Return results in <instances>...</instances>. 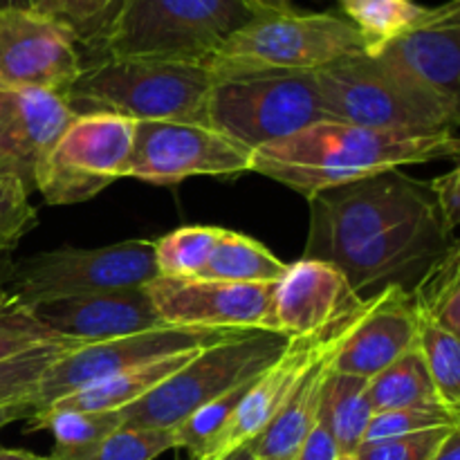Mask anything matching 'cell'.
<instances>
[{
  "mask_svg": "<svg viewBox=\"0 0 460 460\" xmlns=\"http://www.w3.org/2000/svg\"><path fill=\"white\" fill-rule=\"evenodd\" d=\"M30 193L12 169L0 164V256L12 254L13 247L39 225Z\"/></svg>",
  "mask_w": 460,
  "mask_h": 460,
  "instance_id": "33",
  "label": "cell"
},
{
  "mask_svg": "<svg viewBox=\"0 0 460 460\" xmlns=\"http://www.w3.org/2000/svg\"><path fill=\"white\" fill-rule=\"evenodd\" d=\"M368 380L344 373H328L319 400L317 422L326 427L340 454H355L364 443V434L373 418L368 404Z\"/></svg>",
  "mask_w": 460,
  "mask_h": 460,
  "instance_id": "24",
  "label": "cell"
},
{
  "mask_svg": "<svg viewBox=\"0 0 460 460\" xmlns=\"http://www.w3.org/2000/svg\"><path fill=\"white\" fill-rule=\"evenodd\" d=\"M416 349L440 402L460 411V337L420 317Z\"/></svg>",
  "mask_w": 460,
  "mask_h": 460,
  "instance_id": "30",
  "label": "cell"
},
{
  "mask_svg": "<svg viewBox=\"0 0 460 460\" xmlns=\"http://www.w3.org/2000/svg\"><path fill=\"white\" fill-rule=\"evenodd\" d=\"M216 225L178 227L155 241V268L160 277L198 279L218 243Z\"/></svg>",
  "mask_w": 460,
  "mask_h": 460,
  "instance_id": "29",
  "label": "cell"
},
{
  "mask_svg": "<svg viewBox=\"0 0 460 460\" xmlns=\"http://www.w3.org/2000/svg\"><path fill=\"white\" fill-rule=\"evenodd\" d=\"M31 416H34V407H31V404H12V407H0V431L18 420H30Z\"/></svg>",
  "mask_w": 460,
  "mask_h": 460,
  "instance_id": "42",
  "label": "cell"
},
{
  "mask_svg": "<svg viewBox=\"0 0 460 460\" xmlns=\"http://www.w3.org/2000/svg\"><path fill=\"white\" fill-rule=\"evenodd\" d=\"M449 429H454V427H440V429L420 431V434L364 443L355 452V456L359 460H429L440 440L449 434Z\"/></svg>",
  "mask_w": 460,
  "mask_h": 460,
  "instance_id": "36",
  "label": "cell"
},
{
  "mask_svg": "<svg viewBox=\"0 0 460 460\" xmlns=\"http://www.w3.org/2000/svg\"><path fill=\"white\" fill-rule=\"evenodd\" d=\"M259 9H288L290 0H252Z\"/></svg>",
  "mask_w": 460,
  "mask_h": 460,
  "instance_id": "45",
  "label": "cell"
},
{
  "mask_svg": "<svg viewBox=\"0 0 460 460\" xmlns=\"http://www.w3.org/2000/svg\"><path fill=\"white\" fill-rule=\"evenodd\" d=\"M0 12H39L54 16L57 0H0Z\"/></svg>",
  "mask_w": 460,
  "mask_h": 460,
  "instance_id": "40",
  "label": "cell"
},
{
  "mask_svg": "<svg viewBox=\"0 0 460 460\" xmlns=\"http://www.w3.org/2000/svg\"><path fill=\"white\" fill-rule=\"evenodd\" d=\"M75 341H52L40 344L36 349L25 350L21 355L0 362V407L12 404H31L40 389L48 368L61 358L66 350L75 349Z\"/></svg>",
  "mask_w": 460,
  "mask_h": 460,
  "instance_id": "31",
  "label": "cell"
},
{
  "mask_svg": "<svg viewBox=\"0 0 460 460\" xmlns=\"http://www.w3.org/2000/svg\"><path fill=\"white\" fill-rule=\"evenodd\" d=\"M160 277L155 268V241L112 243V245L79 250L40 252L13 263L7 290L27 308L94 292L146 286Z\"/></svg>",
  "mask_w": 460,
  "mask_h": 460,
  "instance_id": "9",
  "label": "cell"
},
{
  "mask_svg": "<svg viewBox=\"0 0 460 460\" xmlns=\"http://www.w3.org/2000/svg\"><path fill=\"white\" fill-rule=\"evenodd\" d=\"M290 337L272 331H241L216 344L198 349L182 368L126 407L121 427L130 429H175L184 418L243 382L261 376L281 358Z\"/></svg>",
  "mask_w": 460,
  "mask_h": 460,
  "instance_id": "6",
  "label": "cell"
},
{
  "mask_svg": "<svg viewBox=\"0 0 460 460\" xmlns=\"http://www.w3.org/2000/svg\"><path fill=\"white\" fill-rule=\"evenodd\" d=\"M418 326L416 304L404 288L391 286L364 296L362 308L332 359V371L371 380L416 349Z\"/></svg>",
  "mask_w": 460,
  "mask_h": 460,
  "instance_id": "16",
  "label": "cell"
},
{
  "mask_svg": "<svg viewBox=\"0 0 460 460\" xmlns=\"http://www.w3.org/2000/svg\"><path fill=\"white\" fill-rule=\"evenodd\" d=\"M337 456H340V449H337L332 436L328 434L322 422H314L292 460H337Z\"/></svg>",
  "mask_w": 460,
  "mask_h": 460,
  "instance_id": "39",
  "label": "cell"
},
{
  "mask_svg": "<svg viewBox=\"0 0 460 460\" xmlns=\"http://www.w3.org/2000/svg\"><path fill=\"white\" fill-rule=\"evenodd\" d=\"M76 112L58 93L39 88L0 90V164L34 191L40 162L58 142Z\"/></svg>",
  "mask_w": 460,
  "mask_h": 460,
  "instance_id": "20",
  "label": "cell"
},
{
  "mask_svg": "<svg viewBox=\"0 0 460 460\" xmlns=\"http://www.w3.org/2000/svg\"><path fill=\"white\" fill-rule=\"evenodd\" d=\"M367 54V40L340 13L265 9L234 31L209 66L317 72L341 58Z\"/></svg>",
  "mask_w": 460,
  "mask_h": 460,
  "instance_id": "8",
  "label": "cell"
},
{
  "mask_svg": "<svg viewBox=\"0 0 460 460\" xmlns=\"http://www.w3.org/2000/svg\"><path fill=\"white\" fill-rule=\"evenodd\" d=\"M256 460H263V458H256Z\"/></svg>",
  "mask_w": 460,
  "mask_h": 460,
  "instance_id": "48",
  "label": "cell"
},
{
  "mask_svg": "<svg viewBox=\"0 0 460 460\" xmlns=\"http://www.w3.org/2000/svg\"><path fill=\"white\" fill-rule=\"evenodd\" d=\"M265 9L252 0H117L85 49L93 58H169L207 63L225 40Z\"/></svg>",
  "mask_w": 460,
  "mask_h": 460,
  "instance_id": "3",
  "label": "cell"
},
{
  "mask_svg": "<svg viewBox=\"0 0 460 460\" xmlns=\"http://www.w3.org/2000/svg\"><path fill=\"white\" fill-rule=\"evenodd\" d=\"M368 404L376 413L395 411V409L445 407L436 395L431 377L427 373L418 349L409 350L400 359L368 380ZM449 409V407H447Z\"/></svg>",
  "mask_w": 460,
  "mask_h": 460,
  "instance_id": "26",
  "label": "cell"
},
{
  "mask_svg": "<svg viewBox=\"0 0 460 460\" xmlns=\"http://www.w3.org/2000/svg\"><path fill=\"white\" fill-rule=\"evenodd\" d=\"M337 460H359V458L355 456V454H346V456H344V454H340V456H337Z\"/></svg>",
  "mask_w": 460,
  "mask_h": 460,
  "instance_id": "47",
  "label": "cell"
},
{
  "mask_svg": "<svg viewBox=\"0 0 460 460\" xmlns=\"http://www.w3.org/2000/svg\"><path fill=\"white\" fill-rule=\"evenodd\" d=\"M288 263L272 254L263 243L245 234L220 229L218 243L198 279L227 283H277Z\"/></svg>",
  "mask_w": 460,
  "mask_h": 460,
  "instance_id": "25",
  "label": "cell"
},
{
  "mask_svg": "<svg viewBox=\"0 0 460 460\" xmlns=\"http://www.w3.org/2000/svg\"><path fill=\"white\" fill-rule=\"evenodd\" d=\"M367 54L447 106L458 108L460 0L438 4L425 22Z\"/></svg>",
  "mask_w": 460,
  "mask_h": 460,
  "instance_id": "15",
  "label": "cell"
},
{
  "mask_svg": "<svg viewBox=\"0 0 460 460\" xmlns=\"http://www.w3.org/2000/svg\"><path fill=\"white\" fill-rule=\"evenodd\" d=\"M31 310L54 337L79 346L166 326L153 305L146 286L49 301Z\"/></svg>",
  "mask_w": 460,
  "mask_h": 460,
  "instance_id": "18",
  "label": "cell"
},
{
  "mask_svg": "<svg viewBox=\"0 0 460 460\" xmlns=\"http://www.w3.org/2000/svg\"><path fill=\"white\" fill-rule=\"evenodd\" d=\"M0 460H45V456H39L27 449H7L0 447Z\"/></svg>",
  "mask_w": 460,
  "mask_h": 460,
  "instance_id": "43",
  "label": "cell"
},
{
  "mask_svg": "<svg viewBox=\"0 0 460 460\" xmlns=\"http://www.w3.org/2000/svg\"><path fill=\"white\" fill-rule=\"evenodd\" d=\"M52 341L66 340L54 337L36 319L34 310L21 304L7 288L0 290V362L40 344H52Z\"/></svg>",
  "mask_w": 460,
  "mask_h": 460,
  "instance_id": "32",
  "label": "cell"
},
{
  "mask_svg": "<svg viewBox=\"0 0 460 460\" xmlns=\"http://www.w3.org/2000/svg\"><path fill=\"white\" fill-rule=\"evenodd\" d=\"M364 301V299H362ZM362 308V304H359ZM359 308L349 317V322L341 326V331L328 341L326 349L310 362L301 380L292 389L290 398L281 407V411L274 416V420L252 440L247 447L254 454V458L263 460H292L299 447L304 445L305 436L317 422L319 400H322L323 382H326L328 373L332 368V359H335L337 350H340L341 341L349 335L350 326H353L355 317H358Z\"/></svg>",
  "mask_w": 460,
  "mask_h": 460,
  "instance_id": "21",
  "label": "cell"
},
{
  "mask_svg": "<svg viewBox=\"0 0 460 460\" xmlns=\"http://www.w3.org/2000/svg\"><path fill=\"white\" fill-rule=\"evenodd\" d=\"M169 449H178L173 429H130L119 427L103 440L90 460H155Z\"/></svg>",
  "mask_w": 460,
  "mask_h": 460,
  "instance_id": "35",
  "label": "cell"
},
{
  "mask_svg": "<svg viewBox=\"0 0 460 460\" xmlns=\"http://www.w3.org/2000/svg\"><path fill=\"white\" fill-rule=\"evenodd\" d=\"M209 70L205 126L252 153L331 119L314 72L223 66H209Z\"/></svg>",
  "mask_w": 460,
  "mask_h": 460,
  "instance_id": "5",
  "label": "cell"
},
{
  "mask_svg": "<svg viewBox=\"0 0 460 460\" xmlns=\"http://www.w3.org/2000/svg\"><path fill=\"white\" fill-rule=\"evenodd\" d=\"M427 184H429L431 198H434L440 220H443V227L454 236L460 225V169L454 166L452 171L438 175Z\"/></svg>",
  "mask_w": 460,
  "mask_h": 460,
  "instance_id": "38",
  "label": "cell"
},
{
  "mask_svg": "<svg viewBox=\"0 0 460 460\" xmlns=\"http://www.w3.org/2000/svg\"><path fill=\"white\" fill-rule=\"evenodd\" d=\"M440 427H460V411H454V409L447 407L395 409V411L376 413L371 418L367 434H364V443H377V440L398 438V436L420 434V431L440 429Z\"/></svg>",
  "mask_w": 460,
  "mask_h": 460,
  "instance_id": "34",
  "label": "cell"
},
{
  "mask_svg": "<svg viewBox=\"0 0 460 460\" xmlns=\"http://www.w3.org/2000/svg\"><path fill=\"white\" fill-rule=\"evenodd\" d=\"M121 427L119 411H76V409L49 407L27 420L25 431L48 429L54 436V447L45 460H90L103 440Z\"/></svg>",
  "mask_w": 460,
  "mask_h": 460,
  "instance_id": "23",
  "label": "cell"
},
{
  "mask_svg": "<svg viewBox=\"0 0 460 460\" xmlns=\"http://www.w3.org/2000/svg\"><path fill=\"white\" fill-rule=\"evenodd\" d=\"M81 70V43L66 22L39 12H0V90L66 94Z\"/></svg>",
  "mask_w": 460,
  "mask_h": 460,
  "instance_id": "13",
  "label": "cell"
},
{
  "mask_svg": "<svg viewBox=\"0 0 460 460\" xmlns=\"http://www.w3.org/2000/svg\"><path fill=\"white\" fill-rule=\"evenodd\" d=\"M13 263L16 261H12V254L0 256V290H4L9 286V279L13 274Z\"/></svg>",
  "mask_w": 460,
  "mask_h": 460,
  "instance_id": "44",
  "label": "cell"
},
{
  "mask_svg": "<svg viewBox=\"0 0 460 460\" xmlns=\"http://www.w3.org/2000/svg\"><path fill=\"white\" fill-rule=\"evenodd\" d=\"M418 314L460 337V250L454 243L411 288Z\"/></svg>",
  "mask_w": 460,
  "mask_h": 460,
  "instance_id": "27",
  "label": "cell"
},
{
  "mask_svg": "<svg viewBox=\"0 0 460 460\" xmlns=\"http://www.w3.org/2000/svg\"><path fill=\"white\" fill-rule=\"evenodd\" d=\"M135 121L108 112L76 115L40 162L34 191L48 205H79L126 178Z\"/></svg>",
  "mask_w": 460,
  "mask_h": 460,
  "instance_id": "10",
  "label": "cell"
},
{
  "mask_svg": "<svg viewBox=\"0 0 460 460\" xmlns=\"http://www.w3.org/2000/svg\"><path fill=\"white\" fill-rule=\"evenodd\" d=\"M337 4L364 36L367 52L413 30L434 12L416 0H337Z\"/></svg>",
  "mask_w": 460,
  "mask_h": 460,
  "instance_id": "28",
  "label": "cell"
},
{
  "mask_svg": "<svg viewBox=\"0 0 460 460\" xmlns=\"http://www.w3.org/2000/svg\"><path fill=\"white\" fill-rule=\"evenodd\" d=\"M252 166V151L227 135L189 121H135L126 178L171 187L189 178H236Z\"/></svg>",
  "mask_w": 460,
  "mask_h": 460,
  "instance_id": "11",
  "label": "cell"
},
{
  "mask_svg": "<svg viewBox=\"0 0 460 460\" xmlns=\"http://www.w3.org/2000/svg\"><path fill=\"white\" fill-rule=\"evenodd\" d=\"M304 259L326 261L355 295L411 290L456 236L443 227L429 184L398 169L340 184L308 198Z\"/></svg>",
  "mask_w": 460,
  "mask_h": 460,
  "instance_id": "1",
  "label": "cell"
},
{
  "mask_svg": "<svg viewBox=\"0 0 460 460\" xmlns=\"http://www.w3.org/2000/svg\"><path fill=\"white\" fill-rule=\"evenodd\" d=\"M220 460H256L254 458V454L250 452V447H238V449H234V452H229L227 456L225 458H220Z\"/></svg>",
  "mask_w": 460,
  "mask_h": 460,
  "instance_id": "46",
  "label": "cell"
},
{
  "mask_svg": "<svg viewBox=\"0 0 460 460\" xmlns=\"http://www.w3.org/2000/svg\"><path fill=\"white\" fill-rule=\"evenodd\" d=\"M456 133L380 130L326 119L252 153L250 171L305 198L400 166L456 160Z\"/></svg>",
  "mask_w": 460,
  "mask_h": 460,
  "instance_id": "2",
  "label": "cell"
},
{
  "mask_svg": "<svg viewBox=\"0 0 460 460\" xmlns=\"http://www.w3.org/2000/svg\"><path fill=\"white\" fill-rule=\"evenodd\" d=\"M193 353L196 350L155 359V362L142 364V367H133L128 371L108 377V380L97 382V385L85 386V389L58 400L52 407L76 409V411H124L126 407L146 398L162 382L169 380L178 368H182L189 362Z\"/></svg>",
  "mask_w": 460,
  "mask_h": 460,
  "instance_id": "22",
  "label": "cell"
},
{
  "mask_svg": "<svg viewBox=\"0 0 460 460\" xmlns=\"http://www.w3.org/2000/svg\"><path fill=\"white\" fill-rule=\"evenodd\" d=\"M350 314L341 317L340 322H335L326 331L317 332V335L292 337L288 349L281 353V358L274 364H270L261 376L252 380L250 389L243 395L241 404H238L229 425L225 427L223 434L216 438V443L207 449V454L200 460H220L227 456L229 452H234V449L250 445L274 420V416L281 411V407L290 398L292 389L301 380L305 368L326 349L328 341L341 331V326L349 322Z\"/></svg>",
  "mask_w": 460,
  "mask_h": 460,
  "instance_id": "17",
  "label": "cell"
},
{
  "mask_svg": "<svg viewBox=\"0 0 460 460\" xmlns=\"http://www.w3.org/2000/svg\"><path fill=\"white\" fill-rule=\"evenodd\" d=\"M314 76L331 119L380 130L456 133L458 108L402 79L371 54L341 58Z\"/></svg>",
  "mask_w": 460,
  "mask_h": 460,
  "instance_id": "7",
  "label": "cell"
},
{
  "mask_svg": "<svg viewBox=\"0 0 460 460\" xmlns=\"http://www.w3.org/2000/svg\"><path fill=\"white\" fill-rule=\"evenodd\" d=\"M241 331H205V328L162 326L119 340L75 346L66 350L45 373L34 398V413L45 411L58 400L76 394L90 385L108 380L133 367L205 349Z\"/></svg>",
  "mask_w": 460,
  "mask_h": 460,
  "instance_id": "12",
  "label": "cell"
},
{
  "mask_svg": "<svg viewBox=\"0 0 460 460\" xmlns=\"http://www.w3.org/2000/svg\"><path fill=\"white\" fill-rule=\"evenodd\" d=\"M211 70L200 61L93 58L66 97L76 115L108 112L130 121H189L205 126Z\"/></svg>",
  "mask_w": 460,
  "mask_h": 460,
  "instance_id": "4",
  "label": "cell"
},
{
  "mask_svg": "<svg viewBox=\"0 0 460 460\" xmlns=\"http://www.w3.org/2000/svg\"><path fill=\"white\" fill-rule=\"evenodd\" d=\"M362 304L335 265L301 259L288 265L272 292V332L310 337L326 331Z\"/></svg>",
  "mask_w": 460,
  "mask_h": 460,
  "instance_id": "19",
  "label": "cell"
},
{
  "mask_svg": "<svg viewBox=\"0 0 460 460\" xmlns=\"http://www.w3.org/2000/svg\"><path fill=\"white\" fill-rule=\"evenodd\" d=\"M166 326L205 331H272L274 283L155 277L146 283Z\"/></svg>",
  "mask_w": 460,
  "mask_h": 460,
  "instance_id": "14",
  "label": "cell"
},
{
  "mask_svg": "<svg viewBox=\"0 0 460 460\" xmlns=\"http://www.w3.org/2000/svg\"><path fill=\"white\" fill-rule=\"evenodd\" d=\"M429 460H460V427L449 429V434L440 440Z\"/></svg>",
  "mask_w": 460,
  "mask_h": 460,
  "instance_id": "41",
  "label": "cell"
},
{
  "mask_svg": "<svg viewBox=\"0 0 460 460\" xmlns=\"http://www.w3.org/2000/svg\"><path fill=\"white\" fill-rule=\"evenodd\" d=\"M115 4L117 0H57L54 18L66 22L76 34L81 48H85L106 27Z\"/></svg>",
  "mask_w": 460,
  "mask_h": 460,
  "instance_id": "37",
  "label": "cell"
}]
</instances>
